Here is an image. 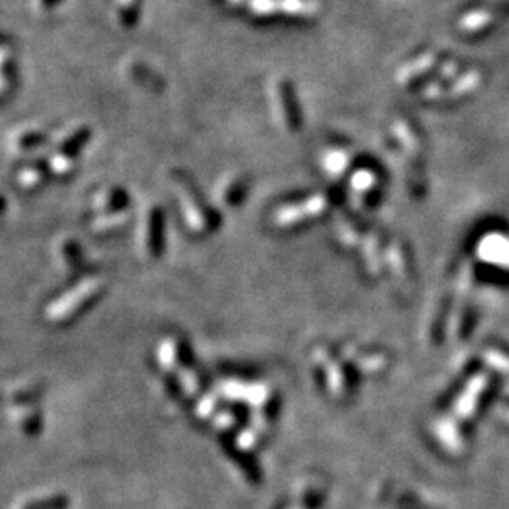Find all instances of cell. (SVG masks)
I'll use <instances>...</instances> for the list:
<instances>
[{
    "label": "cell",
    "mask_w": 509,
    "mask_h": 509,
    "mask_svg": "<svg viewBox=\"0 0 509 509\" xmlns=\"http://www.w3.org/2000/svg\"><path fill=\"white\" fill-rule=\"evenodd\" d=\"M274 103H276V114L283 127L297 129L298 124H300V115H298L295 96H293L292 88L288 86L287 83H279V85H276Z\"/></svg>",
    "instance_id": "1"
},
{
    "label": "cell",
    "mask_w": 509,
    "mask_h": 509,
    "mask_svg": "<svg viewBox=\"0 0 509 509\" xmlns=\"http://www.w3.org/2000/svg\"><path fill=\"white\" fill-rule=\"evenodd\" d=\"M180 201H182V209H183V216L187 219V224L190 226L195 233H203L209 228V219L204 213V209L195 196L190 188H188L185 183L180 185Z\"/></svg>",
    "instance_id": "2"
},
{
    "label": "cell",
    "mask_w": 509,
    "mask_h": 509,
    "mask_svg": "<svg viewBox=\"0 0 509 509\" xmlns=\"http://www.w3.org/2000/svg\"><path fill=\"white\" fill-rule=\"evenodd\" d=\"M323 208V201L317 198H310L307 201H300L295 204H288V206L279 209L276 213L274 221L279 226H288V224H295L302 219H305L307 216H312V214L318 213L320 209Z\"/></svg>",
    "instance_id": "3"
},
{
    "label": "cell",
    "mask_w": 509,
    "mask_h": 509,
    "mask_svg": "<svg viewBox=\"0 0 509 509\" xmlns=\"http://www.w3.org/2000/svg\"><path fill=\"white\" fill-rule=\"evenodd\" d=\"M162 238V216L155 206L147 209L142 219V246L149 254H157Z\"/></svg>",
    "instance_id": "4"
},
{
    "label": "cell",
    "mask_w": 509,
    "mask_h": 509,
    "mask_svg": "<svg viewBox=\"0 0 509 509\" xmlns=\"http://www.w3.org/2000/svg\"><path fill=\"white\" fill-rule=\"evenodd\" d=\"M244 195V183L238 177H231L224 180L218 188V199L224 206H234Z\"/></svg>",
    "instance_id": "5"
},
{
    "label": "cell",
    "mask_w": 509,
    "mask_h": 509,
    "mask_svg": "<svg viewBox=\"0 0 509 509\" xmlns=\"http://www.w3.org/2000/svg\"><path fill=\"white\" fill-rule=\"evenodd\" d=\"M125 219H127V213L124 211V209H119V211H106L104 214H101L96 221H94V228L99 231L104 229H111L114 226H119V224H122Z\"/></svg>",
    "instance_id": "6"
},
{
    "label": "cell",
    "mask_w": 509,
    "mask_h": 509,
    "mask_svg": "<svg viewBox=\"0 0 509 509\" xmlns=\"http://www.w3.org/2000/svg\"><path fill=\"white\" fill-rule=\"evenodd\" d=\"M124 196L120 191L115 190H106L103 191L101 195H98L96 198V206L99 209H103V211H106V209H114L122 204Z\"/></svg>",
    "instance_id": "7"
},
{
    "label": "cell",
    "mask_w": 509,
    "mask_h": 509,
    "mask_svg": "<svg viewBox=\"0 0 509 509\" xmlns=\"http://www.w3.org/2000/svg\"><path fill=\"white\" fill-rule=\"evenodd\" d=\"M50 167L56 173H68L71 170V155L63 154V152H58L50 160Z\"/></svg>",
    "instance_id": "8"
},
{
    "label": "cell",
    "mask_w": 509,
    "mask_h": 509,
    "mask_svg": "<svg viewBox=\"0 0 509 509\" xmlns=\"http://www.w3.org/2000/svg\"><path fill=\"white\" fill-rule=\"evenodd\" d=\"M40 142H41V135H40V134L27 132V134L20 135V137L15 139V142H12V144H15V147H17V149L28 150L30 147L40 145Z\"/></svg>",
    "instance_id": "9"
},
{
    "label": "cell",
    "mask_w": 509,
    "mask_h": 509,
    "mask_svg": "<svg viewBox=\"0 0 509 509\" xmlns=\"http://www.w3.org/2000/svg\"><path fill=\"white\" fill-rule=\"evenodd\" d=\"M19 180L22 183V187H35L41 182V172L38 169H27L20 173Z\"/></svg>",
    "instance_id": "10"
}]
</instances>
